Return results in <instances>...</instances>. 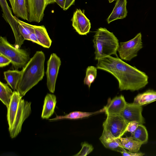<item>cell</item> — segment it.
<instances>
[{
	"instance_id": "cell-21",
	"label": "cell",
	"mask_w": 156,
	"mask_h": 156,
	"mask_svg": "<svg viewBox=\"0 0 156 156\" xmlns=\"http://www.w3.org/2000/svg\"><path fill=\"white\" fill-rule=\"evenodd\" d=\"M22 71L18 69L9 70L4 72V79L14 90H16L20 78Z\"/></svg>"
},
{
	"instance_id": "cell-15",
	"label": "cell",
	"mask_w": 156,
	"mask_h": 156,
	"mask_svg": "<svg viewBox=\"0 0 156 156\" xmlns=\"http://www.w3.org/2000/svg\"><path fill=\"white\" fill-rule=\"evenodd\" d=\"M127 0L116 1L112 11L106 20L108 24L117 20L123 19L127 16Z\"/></svg>"
},
{
	"instance_id": "cell-12",
	"label": "cell",
	"mask_w": 156,
	"mask_h": 156,
	"mask_svg": "<svg viewBox=\"0 0 156 156\" xmlns=\"http://www.w3.org/2000/svg\"><path fill=\"white\" fill-rule=\"evenodd\" d=\"M142 106L127 102L120 114L128 123L136 121L140 124H143L145 121L142 114Z\"/></svg>"
},
{
	"instance_id": "cell-17",
	"label": "cell",
	"mask_w": 156,
	"mask_h": 156,
	"mask_svg": "<svg viewBox=\"0 0 156 156\" xmlns=\"http://www.w3.org/2000/svg\"><path fill=\"white\" fill-rule=\"evenodd\" d=\"M56 98L54 94H48L45 97L41 117L48 119L54 113L56 104Z\"/></svg>"
},
{
	"instance_id": "cell-16",
	"label": "cell",
	"mask_w": 156,
	"mask_h": 156,
	"mask_svg": "<svg viewBox=\"0 0 156 156\" xmlns=\"http://www.w3.org/2000/svg\"><path fill=\"white\" fill-rule=\"evenodd\" d=\"M99 139L107 148L120 153L124 149L122 147L119 138L115 137L104 130Z\"/></svg>"
},
{
	"instance_id": "cell-5",
	"label": "cell",
	"mask_w": 156,
	"mask_h": 156,
	"mask_svg": "<svg viewBox=\"0 0 156 156\" xmlns=\"http://www.w3.org/2000/svg\"><path fill=\"white\" fill-rule=\"evenodd\" d=\"M0 54L9 58L15 69L23 67L30 59L27 50L18 48L10 44L5 37H0Z\"/></svg>"
},
{
	"instance_id": "cell-35",
	"label": "cell",
	"mask_w": 156,
	"mask_h": 156,
	"mask_svg": "<svg viewBox=\"0 0 156 156\" xmlns=\"http://www.w3.org/2000/svg\"><path fill=\"white\" fill-rule=\"evenodd\" d=\"M115 0H108L109 2L110 3H111L112 2H113V1H114Z\"/></svg>"
},
{
	"instance_id": "cell-29",
	"label": "cell",
	"mask_w": 156,
	"mask_h": 156,
	"mask_svg": "<svg viewBox=\"0 0 156 156\" xmlns=\"http://www.w3.org/2000/svg\"><path fill=\"white\" fill-rule=\"evenodd\" d=\"M11 62V60L2 54H0V67L8 65Z\"/></svg>"
},
{
	"instance_id": "cell-27",
	"label": "cell",
	"mask_w": 156,
	"mask_h": 156,
	"mask_svg": "<svg viewBox=\"0 0 156 156\" xmlns=\"http://www.w3.org/2000/svg\"><path fill=\"white\" fill-rule=\"evenodd\" d=\"M82 148L80 151L76 154L75 156H86L91 153L93 150V146L85 142L81 144Z\"/></svg>"
},
{
	"instance_id": "cell-1",
	"label": "cell",
	"mask_w": 156,
	"mask_h": 156,
	"mask_svg": "<svg viewBox=\"0 0 156 156\" xmlns=\"http://www.w3.org/2000/svg\"><path fill=\"white\" fill-rule=\"evenodd\" d=\"M96 67L112 75L118 80L121 91L138 90L148 83V76L144 72L126 63L118 56H107L99 59Z\"/></svg>"
},
{
	"instance_id": "cell-32",
	"label": "cell",
	"mask_w": 156,
	"mask_h": 156,
	"mask_svg": "<svg viewBox=\"0 0 156 156\" xmlns=\"http://www.w3.org/2000/svg\"><path fill=\"white\" fill-rule=\"evenodd\" d=\"M28 40L39 44V43L34 32L32 33L30 35Z\"/></svg>"
},
{
	"instance_id": "cell-3",
	"label": "cell",
	"mask_w": 156,
	"mask_h": 156,
	"mask_svg": "<svg viewBox=\"0 0 156 156\" xmlns=\"http://www.w3.org/2000/svg\"><path fill=\"white\" fill-rule=\"evenodd\" d=\"M23 96L14 90L7 109V120L10 137L15 138L21 132L23 122L31 112V103L22 99Z\"/></svg>"
},
{
	"instance_id": "cell-34",
	"label": "cell",
	"mask_w": 156,
	"mask_h": 156,
	"mask_svg": "<svg viewBox=\"0 0 156 156\" xmlns=\"http://www.w3.org/2000/svg\"><path fill=\"white\" fill-rule=\"evenodd\" d=\"M55 3L54 0H46V5Z\"/></svg>"
},
{
	"instance_id": "cell-2",
	"label": "cell",
	"mask_w": 156,
	"mask_h": 156,
	"mask_svg": "<svg viewBox=\"0 0 156 156\" xmlns=\"http://www.w3.org/2000/svg\"><path fill=\"white\" fill-rule=\"evenodd\" d=\"M45 58L43 51H37L23 67L16 89L23 97L43 79Z\"/></svg>"
},
{
	"instance_id": "cell-11",
	"label": "cell",
	"mask_w": 156,
	"mask_h": 156,
	"mask_svg": "<svg viewBox=\"0 0 156 156\" xmlns=\"http://www.w3.org/2000/svg\"><path fill=\"white\" fill-rule=\"evenodd\" d=\"M29 9V20L30 22L39 23L42 20L44 12L47 5L46 0H27Z\"/></svg>"
},
{
	"instance_id": "cell-33",
	"label": "cell",
	"mask_w": 156,
	"mask_h": 156,
	"mask_svg": "<svg viewBox=\"0 0 156 156\" xmlns=\"http://www.w3.org/2000/svg\"><path fill=\"white\" fill-rule=\"evenodd\" d=\"M56 3L63 10L64 9L65 0H54Z\"/></svg>"
},
{
	"instance_id": "cell-28",
	"label": "cell",
	"mask_w": 156,
	"mask_h": 156,
	"mask_svg": "<svg viewBox=\"0 0 156 156\" xmlns=\"http://www.w3.org/2000/svg\"><path fill=\"white\" fill-rule=\"evenodd\" d=\"M140 124L138 122L133 121L129 122L127 126L126 129V132H130L132 134L137 128L138 125Z\"/></svg>"
},
{
	"instance_id": "cell-14",
	"label": "cell",
	"mask_w": 156,
	"mask_h": 156,
	"mask_svg": "<svg viewBox=\"0 0 156 156\" xmlns=\"http://www.w3.org/2000/svg\"><path fill=\"white\" fill-rule=\"evenodd\" d=\"M8 0L15 16L28 21L29 9L27 0Z\"/></svg>"
},
{
	"instance_id": "cell-20",
	"label": "cell",
	"mask_w": 156,
	"mask_h": 156,
	"mask_svg": "<svg viewBox=\"0 0 156 156\" xmlns=\"http://www.w3.org/2000/svg\"><path fill=\"white\" fill-rule=\"evenodd\" d=\"M119 139L122 147L133 152H138L143 143L132 136L120 137Z\"/></svg>"
},
{
	"instance_id": "cell-8",
	"label": "cell",
	"mask_w": 156,
	"mask_h": 156,
	"mask_svg": "<svg viewBox=\"0 0 156 156\" xmlns=\"http://www.w3.org/2000/svg\"><path fill=\"white\" fill-rule=\"evenodd\" d=\"M0 5L2 12V17L9 25L13 32L15 39L14 45L15 47L20 48L25 40L20 32L16 17L12 15L6 0H0Z\"/></svg>"
},
{
	"instance_id": "cell-19",
	"label": "cell",
	"mask_w": 156,
	"mask_h": 156,
	"mask_svg": "<svg viewBox=\"0 0 156 156\" xmlns=\"http://www.w3.org/2000/svg\"><path fill=\"white\" fill-rule=\"evenodd\" d=\"M156 101V91L149 90L139 94L136 96L133 103L134 104L143 106Z\"/></svg>"
},
{
	"instance_id": "cell-7",
	"label": "cell",
	"mask_w": 156,
	"mask_h": 156,
	"mask_svg": "<svg viewBox=\"0 0 156 156\" xmlns=\"http://www.w3.org/2000/svg\"><path fill=\"white\" fill-rule=\"evenodd\" d=\"M143 47L142 35L140 33L133 39L120 42L117 51L121 59L129 61L137 56L138 52Z\"/></svg>"
},
{
	"instance_id": "cell-25",
	"label": "cell",
	"mask_w": 156,
	"mask_h": 156,
	"mask_svg": "<svg viewBox=\"0 0 156 156\" xmlns=\"http://www.w3.org/2000/svg\"><path fill=\"white\" fill-rule=\"evenodd\" d=\"M131 136L135 139L141 142L143 144H146L148 139L147 130L143 124H139L138 127Z\"/></svg>"
},
{
	"instance_id": "cell-30",
	"label": "cell",
	"mask_w": 156,
	"mask_h": 156,
	"mask_svg": "<svg viewBox=\"0 0 156 156\" xmlns=\"http://www.w3.org/2000/svg\"><path fill=\"white\" fill-rule=\"evenodd\" d=\"M120 153L123 156H142L144 154V153L138 152H133L129 151H128L125 149H124Z\"/></svg>"
},
{
	"instance_id": "cell-4",
	"label": "cell",
	"mask_w": 156,
	"mask_h": 156,
	"mask_svg": "<svg viewBox=\"0 0 156 156\" xmlns=\"http://www.w3.org/2000/svg\"><path fill=\"white\" fill-rule=\"evenodd\" d=\"M93 41L95 60L112 55L118 56L117 52L119 44V40L113 33L106 28H99L94 35Z\"/></svg>"
},
{
	"instance_id": "cell-6",
	"label": "cell",
	"mask_w": 156,
	"mask_h": 156,
	"mask_svg": "<svg viewBox=\"0 0 156 156\" xmlns=\"http://www.w3.org/2000/svg\"><path fill=\"white\" fill-rule=\"evenodd\" d=\"M103 122V130L115 138H119L126 133L128 122L120 114L107 115Z\"/></svg>"
},
{
	"instance_id": "cell-13",
	"label": "cell",
	"mask_w": 156,
	"mask_h": 156,
	"mask_svg": "<svg viewBox=\"0 0 156 156\" xmlns=\"http://www.w3.org/2000/svg\"><path fill=\"white\" fill-rule=\"evenodd\" d=\"M127 102L122 95L116 96L112 99H108L107 105L104 107L106 115L120 114L125 108Z\"/></svg>"
},
{
	"instance_id": "cell-22",
	"label": "cell",
	"mask_w": 156,
	"mask_h": 156,
	"mask_svg": "<svg viewBox=\"0 0 156 156\" xmlns=\"http://www.w3.org/2000/svg\"><path fill=\"white\" fill-rule=\"evenodd\" d=\"M105 112V109L104 107L99 111L93 112L74 111L71 112L65 115L59 116L56 115V117L54 118L49 119V120L52 121L64 119H78L88 117L94 114Z\"/></svg>"
},
{
	"instance_id": "cell-18",
	"label": "cell",
	"mask_w": 156,
	"mask_h": 156,
	"mask_svg": "<svg viewBox=\"0 0 156 156\" xmlns=\"http://www.w3.org/2000/svg\"><path fill=\"white\" fill-rule=\"evenodd\" d=\"M34 31L39 45L44 48H49L51 44L50 39L47 30L44 25H34Z\"/></svg>"
},
{
	"instance_id": "cell-23",
	"label": "cell",
	"mask_w": 156,
	"mask_h": 156,
	"mask_svg": "<svg viewBox=\"0 0 156 156\" xmlns=\"http://www.w3.org/2000/svg\"><path fill=\"white\" fill-rule=\"evenodd\" d=\"M13 92L7 84L0 81V99L7 108L10 102Z\"/></svg>"
},
{
	"instance_id": "cell-10",
	"label": "cell",
	"mask_w": 156,
	"mask_h": 156,
	"mask_svg": "<svg viewBox=\"0 0 156 156\" xmlns=\"http://www.w3.org/2000/svg\"><path fill=\"white\" fill-rule=\"evenodd\" d=\"M71 20L73 28L79 34L86 35L89 32L91 23L85 15L84 10L77 9L73 13Z\"/></svg>"
},
{
	"instance_id": "cell-9",
	"label": "cell",
	"mask_w": 156,
	"mask_h": 156,
	"mask_svg": "<svg viewBox=\"0 0 156 156\" xmlns=\"http://www.w3.org/2000/svg\"><path fill=\"white\" fill-rule=\"evenodd\" d=\"M61 64L60 58L55 53H52L47 62L46 72L47 85L49 91L52 93L55 91L56 81Z\"/></svg>"
},
{
	"instance_id": "cell-31",
	"label": "cell",
	"mask_w": 156,
	"mask_h": 156,
	"mask_svg": "<svg viewBox=\"0 0 156 156\" xmlns=\"http://www.w3.org/2000/svg\"><path fill=\"white\" fill-rule=\"evenodd\" d=\"M75 0H65L64 10H68L72 5L74 4Z\"/></svg>"
},
{
	"instance_id": "cell-26",
	"label": "cell",
	"mask_w": 156,
	"mask_h": 156,
	"mask_svg": "<svg viewBox=\"0 0 156 156\" xmlns=\"http://www.w3.org/2000/svg\"><path fill=\"white\" fill-rule=\"evenodd\" d=\"M97 68L93 66H88L87 68L86 76L84 80V83L90 88L97 76Z\"/></svg>"
},
{
	"instance_id": "cell-24",
	"label": "cell",
	"mask_w": 156,
	"mask_h": 156,
	"mask_svg": "<svg viewBox=\"0 0 156 156\" xmlns=\"http://www.w3.org/2000/svg\"><path fill=\"white\" fill-rule=\"evenodd\" d=\"M20 32L25 40H28L30 35L34 32V25L25 22L16 17Z\"/></svg>"
}]
</instances>
